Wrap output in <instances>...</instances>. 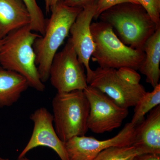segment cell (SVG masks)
Wrapping results in <instances>:
<instances>
[{"label": "cell", "mask_w": 160, "mask_h": 160, "mask_svg": "<svg viewBox=\"0 0 160 160\" xmlns=\"http://www.w3.org/2000/svg\"><path fill=\"white\" fill-rule=\"evenodd\" d=\"M90 29L95 44L92 61L101 68L118 69L129 67L139 70L145 53L124 44L109 24L101 21L91 23Z\"/></svg>", "instance_id": "277c9868"}, {"label": "cell", "mask_w": 160, "mask_h": 160, "mask_svg": "<svg viewBox=\"0 0 160 160\" xmlns=\"http://www.w3.org/2000/svg\"><path fill=\"white\" fill-rule=\"evenodd\" d=\"M52 107L55 130L62 141L87 133L89 104L83 90L57 92Z\"/></svg>", "instance_id": "5b68a950"}, {"label": "cell", "mask_w": 160, "mask_h": 160, "mask_svg": "<svg viewBox=\"0 0 160 160\" xmlns=\"http://www.w3.org/2000/svg\"><path fill=\"white\" fill-rule=\"evenodd\" d=\"M157 26H160V0H138Z\"/></svg>", "instance_id": "d6986e66"}, {"label": "cell", "mask_w": 160, "mask_h": 160, "mask_svg": "<svg viewBox=\"0 0 160 160\" xmlns=\"http://www.w3.org/2000/svg\"><path fill=\"white\" fill-rule=\"evenodd\" d=\"M88 85L107 95L121 107H134L146 92L141 84L133 85L122 79L117 69L98 67L89 78Z\"/></svg>", "instance_id": "ba28073f"}, {"label": "cell", "mask_w": 160, "mask_h": 160, "mask_svg": "<svg viewBox=\"0 0 160 160\" xmlns=\"http://www.w3.org/2000/svg\"><path fill=\"white\" fill-rule=\"evenodd\" d=\"M49 79L59 93L84 90L88 86L85 67L69 39L62 50L55 55L49 69Z\"/></svg>", "instance_id": "8992f818"}, {"label": "cell", "mask_w": 160, "mask_h": 160, "mask_svg": "<svg viewBox=\"0 0 160 160\" xmlns=\"http://www.w3.org/2000/svg\"><path fill=\"white\" fill-rule=\"evenodd\" d=\"M60 1L61 0H47V2L45 4L46 13H49L50 12L51 7L54 6Z\"/></svg>", "instance_id": "cb8c5ba5"}, {"label": "cell", "mask_w": 160, "mask_h": 160, "mask_svg": "<svg viewBox=\"0 0 160 160\" xmlns=\"http://www.w3.org/2000/svg\"><path fill=\"white\" fill-rule=\"evenodd\" d=\"M30 119L33 122L32 133L18 158L24 157L35 148L46 146L55 152L61 160H69L65 142L60 139L55 130L52 115L46 108L41 107L32 113Z\"/></svg>", "instance_id": "30bf717a"}, {"label": "cell", "mask_w": 160, "mask_h": 160, "mask_svg": "<svg viewBox=\"0 0 160 160\" xmlns=\"http://www.w3.org/2000/svg\"><path fill=\"white\" fill-rule=\"evenodd\" d=\"M4 42V38L0 39V49L2 48V46H3V43Z\"/></svg>", "instance_id": "d4e9b609"}, {"label": "cell", "mask_w": 160, "mask_h": 160, "mask_svg": "<svg viewBox=\"0 0 160 160\" xmlns=\"http://www.w3.org/2000/svg\"><path fill=\"white\" fill-rule=\"evenodd\" d=\"M97 2L82 8L72 25L69 33L71 41L78 58L86 69V77L89 78L92 70L89 66V61L95 49V44L90 26L94 19Z\"/></svg>", "instance_id": "8fae6325"}, {"label": "cell", "mask_w": 160, "mask_h": 160, "mask_svg": "<svg viewBox=\"0 0 160 160\" xmlns=\"http://www.w3.org/2000/svg\"><path fill=\"white\" fill-rule=\"evenodd\" d=\"M83 91L89 104L88 129L100 134L122 126L129 114L128 109L119 106L107 95L89 85Z\"/></svg>", "instance_id": "52a82bcc"}, {"label": "cell", "mask_w": 160, "mask_h": 160, "mask_svg": "<svg viewBox=\"0 0 160 160\" xmlns=\"http://www.w3.org/2000/svg\"><path fill=\"white\" fill-rule=\"evenodd\" d=\"M134 146L140 154H160V105L135 126Z\"/></svg>", "instance_id": "7c38bea8"}, {"label": "cell", "mask_w": 160, "mask_h": 160, "mask_svg": "<svg viewBox=\"0 0 160 160\" xmlns=\"http://www.w3.org/2000/svg\"><path fill=\"white\" fill-rule=\"evenodd\" d=\"M29 12L22 0H0V39L30 25Z\"/></svg>", "instance_id": "4fadbf2b"}, {"label": "cell", "mask_w": 160, "mask_h": 160, "mask_svg": "<svg viewBox=\"0 0 160 160\" xmlns=\"http://www.w3.org/2000/svg\"><path fill=\"white\" fill-rule=\"evenodd\" d=\"M29 87L24 77L0 67V108L17 102L22 93Z\"/></svg>", "instance_id": "5bb4252c"}, {"label": "cell", "mask_w": 160, "mask_h": 160, "mask_svg": "<svg viewBox=\"0 0 160 160\" xmlns=\"http://www.w3.org/2000/svg\"><path fill=\"white\" fill-rule=\"evenodd\" d=\"M135 126L127 123L113 138L100 141L95 138L77 136L65 142L69 160H93L101 152L114 146H127L134 142Z\"/></svg>", "instance_id": "9c48e42d"}, {"label": "cell", "mask_w": 160, "mask_h": 160, "mask_svg": "<svg viewBox=\"0 0 160 160\" xmlns=\"http://www.w3.org/2000/svg\"><path fill=\"white\" fill-rule=\"evenodd\" d=\"M142 50L145 58L139 70L146 76V82L154 88L160 83V27L146 41Z\"/></svg>", "instance_id": "9a60e30c"}, {"label": "cell", "mask_w": 160, "mask_h": 160, "mask_svg": "<svg viewBox=\"0 0 160 160\" xmlns=\"http://www.w3.org/2000/svg\"><path fill=\"white\" fill-rule=\"evenodd\" d=\"M132 160H160V154L146 153L138 155Z\"/></svg>", "instance_id": "603a6c76"}, {"label": "cell", "mask_w": 160, "mask_h": 160, "mask_svg": "<svg viewBox=\"0 0 160 160\" xmlns=\"http://www.w3.org/2000/svg\"><path fill=\"white\" fill-rule=\"evenodd\" d=\"M140 155L134 146H114L101 152L93 160H132Z\"/></svg>", "instance_id": "e0dca14e"}, {"label": "cell", "mask_w": 160, "mask_h": 160, "mask_svg": "<svg viewBox=\"0 0 160 160\" xmlns=\"http://www.w3.org/2000/svg\"><path fill=\"white\" fill-rule=\"evenodd\" d=\"M82 8L66 6L61 0L51 7L43 35L35 40L33 47L36 64L41 81L49 79V69L55 55L69 33L72 25Z\"/></svg>", "instance_id": "6da1fadb"}, {"label": "cell", "mask_w": 160, "mask_h": 160, "mask_svg": "<svg viewBox=\"0 0 160 160\" xmlns=\"http://www.w3.org/2000/svg\"><path fill=\"white\" fill-rule=\"evenodd\" d=\"M125 3L140 5L138 0H98L94 19H97L102 12L112 7Z\"/></svg>", "instance_id": "ffe728a7"}, {"label": "cell", "mask_w": 160, "mask_h": 160, "mask_svg": "<svg viewBox=\"0 0 160 160\" xmlns=\"http://www.w3.org/2000/svg\"><path fill=\"white\" fill-rule=\"evenodd\" d=\"M98 18L110 25L124 44L135 49L142 50L146 41L160 27L141 5L131 3L113 6Z\"/></svg>", "instance_id": "3957f363"}, {"label": "cell", "mask_w": 160, "mask_h": 160, "mask_svg": "<svg viewBox=\"0 0 160 160\" xmlns=\"http://www.w3.org/2000/svg\"><path fill=\"white\" fill-rule=\"evenodd\" d=\"M30 15V29L34 32H39L43 35L46 29V21L42 11L36 0H22Z\"/></svg>", "instance_id": "ac0fdd59"}, {"label": "cell", "mask_w": 160, "mask_h": 160, "mask_svg": "<svg viewBox=\"0 0 160 160\" xmlns=\"http://www.w3.org/2000/svg\"><path fill=\"white\" fill-rule=\"evenodd\" d=\"M117 72L120 78L129 84L133 85L140 84L141 76L134 69L129 67H122L117 69Z\"/></svg>", "instance_id": "44dd1931"}, {"label": "cell", "mask_w": 160, "mask_h": 160, "mask_svg": "<svg viewBox=\"0 0 160 160\" xmlns=\"http://www.w3.org/2000/svg\"><path fill=\"white\" fill-rule=\"evenodd\" d=\"M17 160H30L29 159L27 158L24 157L21 158H18Z\"/></svg>", "instance_id": "484cf974"}, {"label": "cell", "mask_w": 160, "mask_h": 160, "mask_svg": "<svg viewBox=\"0 0 160 160\" xmlns=\"http://www.w3.org/2000/svg\"><path fill=\"white\" fill-rule=\"evenodd\" d=\"M44 1H45V4H46V2H47V0H44Z\"/></svg>", "instance_id": "83f0119b"}, {"label": "cell", "mask_w": 160, "mask_h": 160, "mask_svg": "<svg viewBox=\"0 0 160 160\" xmlns=\"http://www.w3.org/2000/svg\"><path fill=\"white\" fill-rule=\"evenodd\" d=\"M97 1L98 0H63V2L66 6L70 7L83 8Z\"/></svg>", "instance_id": "7402d4cb"}, {"label": "cell", "mask_w": 160, "mask_h": 160, "mask_svg": "<svg viewBox=\"0 0 160 160\" xmlns=\"http://www.w3.org/2000/svg\"><path fill=\"white\" fill-rule=\"evenodd\" d=\"M159 105H160V83L153 88L152 91L146 92L138 101L134 106V113L130 122L136 126L145 119L146 113Z\"/></svg>", "instance_id": "2e32d148"}, {"label": "cell", "mask_w": 160, "mask_h": 160, "mask_svg": "<svg viewBox=\"0 0 160 160\" xmlns=\"http://www.w3.org/2000/svg\"><path fill=\"white\" fill-rule=\"evenodd\" d=\"M0 160H9V159L8 158H4L0 157Z\"/></svg>", "instance_id": "4316f807"}, {"label": "cell", "mask_w": 160, "mask_h": 160, "mask_svg": "<svg viewBox=\"0 0 160 160\" xmlns=\"http://www.w3.org/2000/svg\"><path fill=\"white\" fill-rule=\"evenodd\" d=\"M40 35L31 30L30 25L9 33L4 38L0 49V65L24 77L29 87L43 92L46 87L40 78L33 47L35 40Z\"/></svg>", "instance_id": "7a4b0ae2"}]
</instances>
